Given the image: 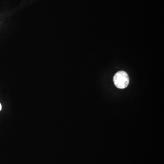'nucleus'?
I'll return each instance as SVG.
<instances>
[{
    "instance_id": "f257e3e1",
    "label": "nucleus",
    "mask_w": 164,
    "mask_h": 164,
    "mask_svg": "<svg viewBox=\"0 0 164 164\" xmlns=\"http://www.w3.org/2000/svg\"><path fill=\"white\" fill-rule=\"evenodd\" d=\"M114 84L118 88L124 89L129 84L130 79L127 73L123 71L118 72L113 78Z\"/></svg>"
},
{
    "instance_id": "f03ea898",
    "label": "nucleus",
    "mask_w": 164,
    "mask_h": 164,
    "mask_svg": "<svg viewBox=\"0 0 164 164\" xmlns=\"http://www.w3.org/2000/svg\"><path fill=\"white\" fill-rule=\"evenodd\" d=\"M2 109V106H1V103H0V111H1Z\"/></svg>"
}]
</instances>
